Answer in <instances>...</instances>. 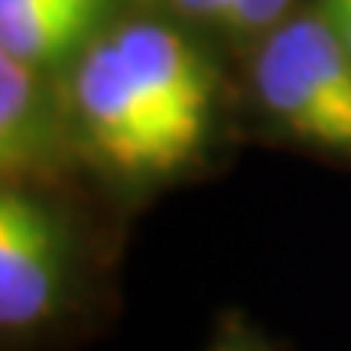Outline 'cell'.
Here are the masks:
<instances>
[{
  "instance_id": "cell-1",
  "label": "cell",
  "mask_w": 351,
  "mask_h": 351,
  "mask_svg": "<svg viewBox=\"0 0 351 351\" xmlns=\"http://www.w3.org/2000/svg\"><path fill=\"white\" fill-rule=\"evenodd\" d=\"M221 49L147 0L56 72L88 182L114 215L205 179L244 137Z\"/></svg>"
},
{
  "instance_id": "cell-2",
  "label": "cell",
  "mask_w": 351,
  "mask_h": 351,
  "mask_svg": "<svg viewBox=\"0 0 351 351\" xmlns=\"http://www.w3.org/2000/svg\"><path fill=\"white\" fill-rule=\"evenodd\" d=\"M98 208L95 199L0 186L3 351H46L91 332L114 261Z\"/></svg>"
},
{
  "instance_id": "cell-3",
  "label": "cell",
  "mask_w": 351,
  "mask_h": 351,
  "mask_svg": "<svg viewBox=\"0 0 351 351\" xmlns=\"http://www.w3.org/2000/svg\"><path fill=\"white\" fill-rule=\"evenodd\" d=\"M231 65L244 137L351 169V52L313 0Z\"/></svg>"
},
{
  "instance_id": "cell-4",
  "label": "cell",
  "mask_w": 351,
  "mask_h": 351,
  "mask_svg": "<svg viewBox=\"0 0 351 351\" xmlns=\"http://www.w3.org/2000/svg\"><path fill=\"white\" fill-rule=\"evenodd\" d=\"M0 186L101 202L78 156L59 75L52 69H39L3 52H0Z\"/></svg>"
},
{
  "instance_id": "cell-5",
  "label": "cell",
  "mask_w": 351,
  "mask_h": 351,
  "mask_svg": "<svg viewBox=\"0 0 351 351\" xmlns=\"http://www.w3.org/2000/svg\"><path fill=\"white\" fill-rule=\"evenodd\" d=\"M140 3L147 0H0V52L59 72Z\"/></svg>"
},
{
  "instance_id": "cell-6",
  "label": "cell",
  "mask_w": 351,
  "mask_h": 351,
  "mask_svg": "<svg viewBox=\"0 0 351 351\" xmlns=\"http://www.w3.org/2000/svg\"><path fill=\"white\" fill-rule=\"evenodd\" d=\"M302 0H231V26H228V49L238 52L241 46L270 33L283 23Z\"/></svg>"
},
{
  "instance_id": "cell-7",
  "label": "cell",
  "mask_w": 351,
  "mask_h": 351,
  "mask_svg": "<svg viewBox=\"0 0 351 351\" xmlns=\"http://www.w3.org/2000/svg\"><path fill=\"white\" fill-rule=\"evenodd\" d=\"M156 7L173 13L176 20L195 26L199 33L218 39L228 49V26H231V0H153Z\"/></svg>"
},
{
  "instance_id": "cell-8",
  "label": "cell",
  "mask_w": 351,
  "mask_h": 351,
  "mask_svg": "<svg viewBox=\"0 0 351 351\" xmlns=\"http://www.w3.org/2000/svg\"><path fill=\"white\" fill-rule=\"evenodd\" d=\"M208 351H276V345L254 326L251 319L228 313L218 319V328H215L212 341H208Z\"/></svg>"
},
{
  "instance_id": "cell-9",
  "label": "cell",
  "mask_w": 351,
  "mask_h": 351,
  "mask_svg": "<svg viewBox=\"0 0 351 351\" xmlns=\"http://www.w3.org/2000/svg\"><path fill=\"white\" fill-rule=\"evenodd\" d=\"M328 20V26L335 29V36L345 43V49L351 52V0H313Z\"/></svg>"
}]
</instances>
